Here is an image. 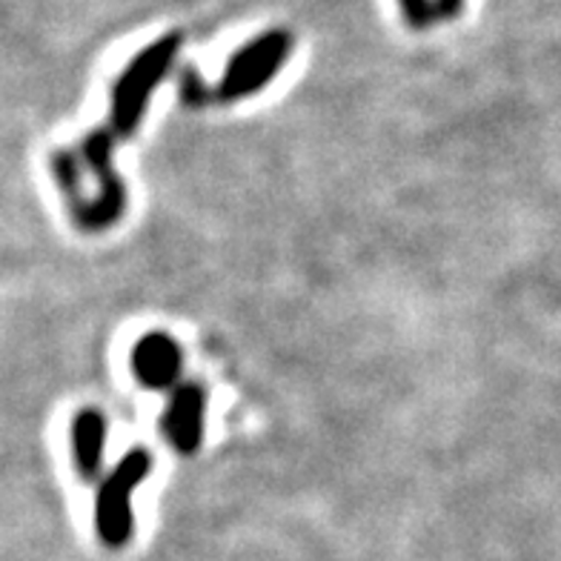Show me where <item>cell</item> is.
Returning a JSON list of instances; mask_svg holds the SVG:
<instances>
[{"label": "cell", "mask_w": 561, "mask_h": 561, "mask_svg": "<svg viewBox=\"0 0 561 561\" xmlns=\"http://www.w3.org/2000/svg\"><path fill=\"white\" fill-rule=\"evenodd\" d=\"M83 158H87L89 170L95 172L98 186H101L98 201L87 204L78 195V167H75L69 152H55L53 156L55 178H58L60 190L67 193V201H72L75 221L89 232H101V229L118 224L126 207V186L112 167V129H95L92 135H87Z\"/></svg>", "instance_id": "6da1fadb"}, {"label": "cell", "mask_w": 561, "mask_h": 561, "mask_svg": "<svg viewBox=\"0 0 561 561\" xmlns=\"http://www.w3.org/2000/svg\"><path fill=\"white\" fill-rule=\"evenodd\" d=\"M184 46V37L178 32L158 37L147 49H140L121 78L112 87V115H110V129L115 138H133L138 133L144 112H147L149 95L156 92L158 83L163 81V75L170 72L175 64L178 53Z\"/></svg>", "instance_id": "7a4b0ae2"}, {"label": "cell", "mask_w": 561, "mask_h": 561, "mask_svg": "<svg viewBox=\"0 0 561 561\" xmlns=\"http://www.w3.org/2000/svg\"><path fill=\"white\" fill-rule=\"evenodd\" d=\"M289 53H293V35L287 30H266L264 35L252 37L250 44L241 46L229 58L215 89L218 101L232 104V101L261 92L284 69Z\"/></svg>", "instance_id": "3957f363"}, {"label": "cell", "mask_w": 561, "mask_h": 561, "mask_svg": "<svg viewBox=\"0 0 561 561\" xmlns=\"http://www.w3.org/2000/svg\"><path fill=\"white\" fill-rule=\"evenodd\" d=\"M152 470V456L147 450L126 453L101 484L95 502V527L106 547L118 550L133 539V490Z\"/></svg>", "instance_id": "277c9868"}, {"label": "cell", "mask_w": 561, "mask_h": 561, "mask_svg": "<svg viewBox=\"0 0 561 561\" xmlns=\"http://www.w3.org/2000/svg\"><path fill=\"white\" fill-rule=\"evenodd\" d=\"M133 373L147 390H167L175 385V378L184 369V353L178 341L167 333H147L135 341L133 347Z\"/></svg>", "instance_id": "5b68a950"}, {"label": "cell", "mask_w": 561, "mask_h": 561, "mask_svg": "<svg viewBox=\"0 0 561 561\" xmlns=\"http://www.w3.org/2000/svg\"><path fill=\"white\" fill-rule=\"evenodd\" d=\"M204 410H207V392L198 385H181L172 392V401L163 415V433L178 453L193 456L204 438Z\"/></svg>", "instance_id": "8992f818"}, {"label": "cell", "mask_w": 561, "mask_h": 561, "mask_svg": "<svg viewBox=\"0 0 561 561\" xmlns=\"http://www.w3.org/2000/svg\"><path fill=\"white\" fill-rule=\"evenodd\" d=\"M106 419L98 410H81L72 421V456L83 481L98 479L104 465Z\"/></svg>", "instance_id": "52a82bcc"}, {"label": "cell", "mask_w": 561, "mask_h": 561, "mask_svg": "<svg viewBox=\"0 0 561 561\" xmlns=\"http://www.w3.org/2000/svg\"><path fill=\"white\" fill-rule=\"evenodd\" d=\"M399 7L407 26L415 32H427L438 21L436 0H399Z\"/></svg>", "instance_id": "ba28073f"}, {"label": "cell", "mask_w": 561, "mask_h": 561, "mask_svg": "<svg viewBox=\"0 0 561 561\" xmlns=\"http://www.w3.org/2000/svg\"><path fill=\"white\" fill-rule=\"evenodd\" d=\"M181 78H184V81H181V92H184L186 101H190V104H201V101L207 98V87L201 83L198 72H195V69H186Z\"/></svg>", "instance_id": "9c48e42d"}, {"label": "cell", "mask_w": 561, "mask_h": 561, "mask_svg": "<svg viewBox=\"0 0 561 561\" xmlns=\"http://www.w3.org/2000/svg\"><path fill=\"white\" fill-rule=\"evenodd\" d=\"M467 0H436V12L438 21H456L465 12Z\"/></svg>", "instance_id": "30bf717a"}]
</instances>
